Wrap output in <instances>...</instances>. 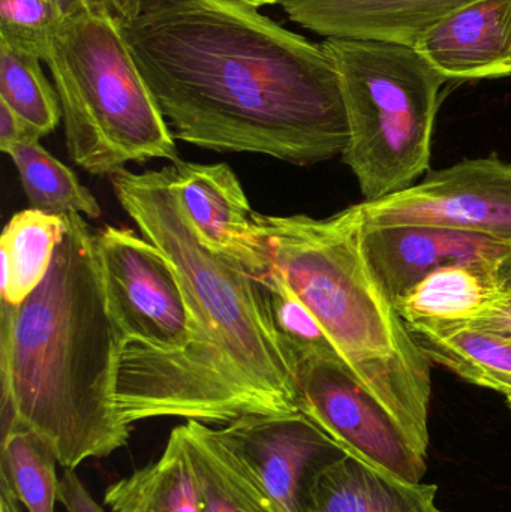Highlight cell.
Segmentation results:
<instances>
[{
    "label": "cell",
    "mask_w": 511,
    "mask_h": 512,
    "mask_svg": "<svg viewBox=\"0 0 511 512\" xmlns=\"http://www.w3.org/2000/svg\"><path fill=\"white\" fill-rule=\"evenodd\" d=\"M437 490L399 480L347 453L318 472L306 512H443Z\"/></svg>",
    "instance_id": "cell-15"
},
{
    "label": "cell",
    "mask_w": 511,
    "mask_h": 512,
    "mask_svg": "<svg viewBox=\"0 0 511 512\" xmlns=\"http://www.w3.org/2000/svg\"><path fill=\"white\" fill-rule=\"evenodd\" d=\"M68 17L57 0H0V42L45 62Z\"/></svg>",
    "instance_id": "cell-24"
},
{
    "label": "cell",
    "mask_w": 511,
    "mask_h": 512,
    "mask_svg": "<svg viewBox=\"0 0 511 512\" xmlns=\"http://www.w3.org/2000/svg\"><path fill=\"white\" fill-rule=\"evenodd\" d=\"M105 295L123 348L174 354L191 343L194 318L167 256L129 228L95 231Z\"/></svg>",
    "instance_id": "cell-8"
},
{
    "label": "cell",
    "mask_w": 511,
    "mask_h": 512,
    "mask_svg": "<svg viewBox=\"0 0 511 512\" xmlns=\"http://www.w3.org/2000/svg\"><path fill=\"white\" fill-rule=\"evenodd\" d=\"M20 176L30 207L48 215L71 213L90 219L101 218L95 195L81 185L71 168L48 153L39 141L18 143L6 150Z\"/></svg>",
    "instance_id": "cell-22"
},
{
    "label": "cell",
    "mask_w": 511,
    "mask_h": 512,
    "mask_svg": "<svg viewBox=\"0 0 511 512\" xmlns=\"http://www.w3.org/2000/svg\"><path fill=\"white\" fill-rule=\"evenodd\" d=\"M164 2L165 0H110L108 9L120 23H128Z\"/></svg>",
    "instance_id": "cell-28"
},
{
    "label": "cell",
    "mask_w": 511,
    "mask_h": 512,
    "mask_svg": "<svg viewBox=\"0 0 511 512\" xmlns=\"http://www.w3.org/2000/svg\"><path fill=\"white\" fill-rule=\"evenodd\" d=\"M447 80L511 75V0H476L447 15L413 45Z\"/></svg>",
    "instance_id": "cell-13"
},
{
    "label": "cell",
    "mask_w": 511,
    "mask_h": 512,
    "mask_svg": "<svg viewBox=\"0 0 511 512\" xmlns=\"http://www.w3.org/2000/svg\"><path fill=\"white\" fill-rule=\"evenodd\" d=\"M216 435L276 512H306L318 472L347 454L300 411L245 415Z\"/></svg>",
    "instance_id": "cell-10"
},
{
    "label": "cell",
    "mask_w": 511,
    "mask_h": 512,
    "mask_svg": "<svg viewBox=\"0 0 511 512\" xmlns=\"http://www.w3.org/2000/svg\"><path fill=\"white\" fill-rule=\"evenodd\" d=\"M78 167L113 176L129 162L180 161L173 132L144 80L122 23L108 9L69 15L45 59Z\"/></svg>",
    "instance_id": "cell-5"
},
{
    "label": "cell",
    "mask_w": 511,
    "mask_h": 512,
    "mask_svg": "<svg viewBox=\"0 0 511 512\" xmlns=\"http://www.w3.org/2000/svg\"><path fill=\"white\" fill-rule=\"evenodd\" d=\"M89 6H93V8H104L108 9V5H110V0H87ZM110 11V9H108Z\"/></svg>",
    "instance_id": "cell-32"
},
{
    "label": "cell",
    "mask_w": 511,
    "mask_h": 512,
    "mask_svg": "<svg viewBox=\"0 0 511 512\" xmlns=\"http://www.w3.org/2000/svg\"><path fill=\"white\" fill-rule=\"evenodd\" d=\"M476 0H285L291 21L324 38L416 44L419 36Z\"/></svg>",
    "instance_id": "cell-14"
},
{
    "label": "cell",
    "mask_w": 511,
    "mask_h": 512,
    "mask_svg": "<svg viewBox=\"0 0 511 512\" xmlns=\"http://www.w3.org/2000/svg\"><path fill=\"white\" fill-rule=\"evenodd\" d=\"M371 227L428 225L488 237L511 246V164L459 162L377 201L357 204Z\"/></svg>",
    "instance_id": "cell-9"
},
{
    "label": "cell",
    "mask_w": 511,
    "mask_h": 512,
    "mask_svg": "<svg viewBox=\"0 0 511 512\" xmlns=\"http://www.w3.org/2000/svg\"><path fill=\"white\" fill-rule=\"evenodd\" d=\"M50 270L17 306H0L2 432L21 421L41 433L63 469L125 447L117 409L122 340L105 295L95 231L77 213Z\"/></svg>",
    "instance_id": "cell-3"
},
{
    "label": "cell",
    "mask_w": 511,
    "mask_h": 512,
    "mask_svg": "<svg viewBox=\"0 0 511 512\" xmlns=\"http://www.w3.org/2000/svg\"><path fill=\"white\" fill-rule=\"evenodd\" d=\"M57 2L62 5V8L65 9L66 14L68 15L77 14V12H80L81 9L89 6L87 0H57Z\"/></svg>",
    "instance_id": "cell-30"
},
{
    "label": "cell",
    "mask_w": 511,
    "mask_h": 512,
    "mask_svg": "<svg viewBox=\"0 0 511 512\" xmlns=\"http://www.w3.org/2000/svg\"><path fill=\"white\" fill-rule=\"evenodd\" d=\"M411 336L431 363L447 367L470 384L511 394L510 337L470 325L411 331Z\"/></svg>",
    "instance_id": "cell-20"
},
{
    "label": "cell",
    "mask_w": 511,
    "mask_h": 512,
    "mask_svg": "<svg viewBox=\"0 0 511 512\" xmlns=\"http://www.w3.org/2000/svg\"><path fill=\"white\" fill-rule=\"evenodd\" d=\"M66 230V215H48L27 209L12 216L0 240L3 303L17 306L32 294L47 276Z\"/></svg>",
    "instance_id": "cell-19"
},
{
    "label": "cell",
    "mask_w": 511,
    "mask_h": 512,
    "mask_svg": "<svg viewBox=\"0 0 511 512\" xmlns=\"http://www.w3.org/2000/svg\"><path fill=\"white\" fill-rule=\"evenodd\" d=\"M122 29L177 140L294 165L347 149L341 81L326 48L260 9L165 0Z\"/></svg>",
    "instance_id": "cell-1"
},
{
    "label": "cell",
    "mask_w": 511,
    "mask_h": 512,
    "mask_svg": "<svg viewBox=\"0 0 511 512\" xmlns=\"http://www.w3.org/2000/svg\"><path fill=\"white\" fill-rule=\"evenodd\" d=\"M299 411L345 453L399 480L417 484L426 457L404 427L348 369L333 348L291 352Z\"/></svg>",
    "instance_id": "cell-7"
},
{
    "label": "cell",
    "mask_w": 511,
    "mask_h": 512,
    "mask_svg": "<svg viewBox=\"0 0 511 512\" xmlns=\"http://www.w3.org/2000/svg\"><path fill=\"white\" fill-rule=\"evenodd\" d=\"M111 185L141 236L173 265L194 334L174 354L123 348L117 409L128 426L176 417L228 424L245 415L299 412L296 361L276 328L266 285L198 236L167 168L117 171Z\"/></svg>",
    "instance_id": "cell-2"
},
{
    "label": "cell",
    "mask_w": 511,
    "mask_h": 512,
    "mask_svg": "<svg viewBox=\"0 0 511 512\" xmlns=\"http://www.w3.org/2000/svg\"><path fill=\"white\" fill-rule=\"evenodd\" d=\"M0 512H21L17 499L5 484H0Z\"/></svg>",
    "instance_id": "cell-29"
},
{
    "label": "cell",
    "mask_w": 511,
    "mask_h": 512,
    "mask_svg": "<svg viewBox=\"0 0 511 512\" xmlns=\"http://www.w3.org/2000/svg\"><path fill=\"white\" fill-rule=\"evenodd\" d=\"M41 59L0 42V101L5 102L41 137L62 119L56 87L48 83Z\"/></svg>",
    "instance_id": "cell-23"
},
{
    "label": "cell",
    "mask_w": 511,
    "mask_h": 512,
    "mask_svg": "<svg viewBox=\"0 0 511 512\" xmlns=\"http://www.w3.org/2000/svg\"><path fill=\"white\" fill-rule=\"evenodd\" d=\"M200 495V512H276L216 435L198 421L180 426Z\"/></svg>",
    "instance_id": "cell-18"
},
{
    "label": "cell",
    "mask_w": 511,
    "mask_h": 512,
    "mask_svg": "<svg viewBox=\"0 0 511 512\" xmlns=\"http://www.w3.org/2000/svg\"><path fill=\"white\" fill-rule=\"evenodd\" d=\"M39 138L41 135L29 123L0 101V150L3 153L15 144L39 141Z\"/></svg>",
    "instance_id": "cell-27"
},
{
    "label": "cell",
    "mask_w": 511,
    "mask_h": 512,
    "mask_svg": "<svg viewBox=\"0 0 511 512\" xmlns=\"http://www.w3.org/2000/svg\"><path fill=\"white\" fill-rule=\"evenodd\" d=\"M236 2L245 3V5L260 9L263 8V6L281 5L285 0H236Z\"/></svg>",
    "instance_id": "cell-31"
},
{
    "label": "cell",
    "mask_w": 511,
    "mask_h": 512,
    "mask_svg": "<svg viewBox=\"0 0 511 512\" xmlns=\"http://www.w3.org/2000/svg\"><path fill=\"white\" fill-rule=\"evenodd\" d=\"M495 265V264H494ZM494 265L453 264L429 273L395 303L410 331L467 327L497 301Z\"/></svg>",
    "instance_id": "cell-16"
},
{
    "label": "cell",
    "mask_w": 511,
    "mask_h": 512,
    "mask_svg": "<svg viewBox=\"0 0 511 512\" xmlns=\"http://www.w3.org/2000/svg\"><path fill=\"white\" fill-rule=\"evenodd\" d=\"M165 168L177 201L203 242L263 280L270 270L269 249L236 173L227 164L185 161Z\"/></svg>",
    "instance_id": "cell-11"
},
{
    "label": "cell",
    "mask_w": 511,
    "mask_h": 512,
    "mask_svg": "<svg viewBox=\"0 0 511 512\" xmlns=\"http://www.w3.org/2000/svg\"><path fill=\"white\" fill-rule=\"evenodd\" d=\"M59 502L66 512H107L90 495L75 469H63L59 483Z\"/></svg>",
    "instance_id": "cell-26"
},
{
    "label": "cell",
    "mask_w": 511,
    "mask_h": 512,
    "mask_svg": "<svg viewBox=\"0 0 511 512\" xmlns=\"http://www.w3.org/2000/svg\"><path fill=\"white\" fill-rule=\"evenodd\" d=\"M362 248L375 279L395 306L429 273L453 264L494 265L511 246L428 225H362Z\"/></svg>",
    "instance_id": "cell-12"
},
{
    "label": "cell",
    "mask_w": 511,
    "mask_h": 512,
    "mask_svg": "<svg viewBox=\"0 0 511 512\" xmlns=\"http://www.w3.org/2000/svg\"><path fill=\"white\" fill-rule=\"evenodd\" d=\"M494 277L497 283V301L488 315L470 327L482 328L511 339V249L495 262Z\"/></svg>",
    "instance_id": "cell-25"
},
{
    "label": "cell",
    "mask_w": 511,
    "mask_h": 512,
    "mask_svg": "<svg viewBox=\"0 0 511 512\" xmlns=\"http://www.w3.org/2000/svg\"><path fill=\"white\" fill-rule=\"evenodd\" d=\"M60 465L50 442L21 421L2 432L0 483L27 512H54L59 501L56 468Z\"/></svg>",
    "instance_id": "cell-21"
},
{
    "label": "cell",
    "mask_w": 511,
    "mask_h": 512,
    "mask_svg": "<svg viewBox=\"0 0 511 512\" xmlns=\"http://www.w3.org/2000/svg\"><path fill=\"white\" fill-rule=\"evenodd\" d=\"M347 111L342 153L365 201L413 186L429 170L432 135L447 80L410 45L327 38Z\"/></svg>",
    "instance_id": "cell-6"
},
{
    "label": "cell",
    "mask_w": 511,
    "mask_h": 512,
    "mask_svg": "<svg viewBox=\"0 0 511 512\" xmlns=\"http://www.w3.org/2000/svg\"><path fill=\"white\" fill-rule=\"evenodd\" d=\"M270 271L308 307L348 369L422 453L429 447L431 361L375 279L357 206L326 219L255 212Z\"/></svg>",
    "instance_id": "cell-4"
},
{
    "label": "cell",
    "mask_w": 511,
    "mask_h": 512,
    "mask_svg": "<svg viewBox=\"0 0 511 512\" xmlns=\"http://www.w3.org/2000/svg\"><path fill=\"white\" fill-rule=\"evenodd\" d=\"M104 502L113 512H200L197 478L180 426L161 457L110 484Z\"/></svg>",
    "instance_id": "cell-17"
}]
</instances>
